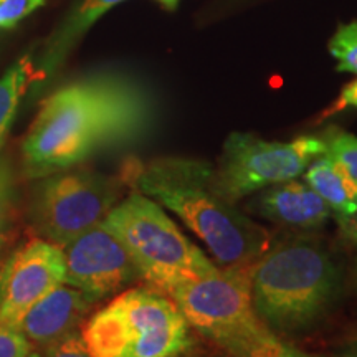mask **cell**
I'll use <instances>...</instances> for the list:
<instances>
[{
  "label": "cell",
  "mask_w": 357,
  "mask_h": 357,
  "mask_svg": "<svg viewBox=\"0 0 357 357\" xmlns=\"http://www.w3.org/2000/svg\"><path fill=\"white\" fill-rule=\"evenodd\" d=\"M132 189L172 212L222 268L252 266L271 234L218 194L213 167L190 158H159L128 174Z\"/></svg>",
  "instance_id": "1"
},
{
  "label": "cell",
  "mask_w": 357,
  "mask_h": 357,
  "mask_svg": "<svg viewBox=\"0 0 357 357\" xmlns=\"http://www.w3.org/2000/svg\"><path fill=\"white\" fill-rule=\"evenodd\" d=\"M250 275L253 307L273 333H300L318 324L341 284L331 255L307 235L271 242Z\"/></svg>",
  "instance_id": "2"
},
{
  "label": "cell",
  "mask_w": 357,
  "mask_h": 357,
  "mask_svg": "<svg viewBox=\"0 0 357 357\" xmlns=\"http://www.w3.org/2000/svg\"><path fill=\"white\" fill-rule=\"evenodd\" d=\"M192 328L169 294L149 287L124 289L83 324L95 357H182L192 347Z\"/></svg>",
  "instance_id": "3"
},
{
  "label": "cell",
  "mask_w": 357,
  "mask_h": 357,
  "mask_svg": "<svg viewBox=\"0 0 357 357\" xmlns=\"http://www.w3.org/2000/svg\"><path fill=\"white\" fill-rule=\"evenodd\" d=\"M101 225L123 243L141 280L166 294L218 268L158 202L136 189L111 208Z\"/></svg>",
  "instance_id": "4"
},
{
  "label": "cell",
  "mask_w": 357,
  "mask_h": 357,
  "mask_svg": "<svg viewBox=\"0 0 357 357\" xmlns=\"http://www.w3.org/2000/svg\"><path fill=\"white\" fill-rule=\"evenodd\" d=\"M250 268L218 266L167 293L190 328L215 342L223 354H236L276 336L253 307Z\"/></svg>",
  "instance_id": "5"
},
{
  "label": "cell",
  "mask_w": 357,
  "mask_h": 357,
  "mask_svg": "<svg viewBox=\"0 0 357 357\" xmlns=\"http://www.w3.org/2000/svg\"><path fill=\"white\" fill-rule=\"evenodd\" d=\"M101 109L86 79L47 98L22 146L30 177H45L83 162L101 149Z\"/></svg>",
  "instance_id": "6"
},
{
  "label": "cell",
  "mask_w": 357,
  "mask_h": 357,
  "mask_svg": "<svg viewBox=\"0 0 357 357\" xmlns=\"http://www.w3.org/2000/svg\"><path fill=\"white\" fill-rule=\"evenodd\" d=\"M121 187L118 178L89 169L48 174L30 195V223L38 238L63 248L105 220L121 200Z\"/></svg>",
  "instance_id": "7"
},
{
  "label": "cell",
  "mask_w": 357,
  "mask_h": 357,
  "mask_svg": "<svg viewBox=\"0 0 357 357\" xmlns=\"http://www.w3.org/2000/svg\"><path fill=\"white\" fill-rule=\"evenodd\" d=\"M326 151L323 137L300 136L289 142L263 141L247 132L227 137L213 185L223 199L236 204L250 194L303 176Z\"/></svg>",
  "instance_id": "8"
},
{
  "label": "cell",
  "mask_w": 357,
  "mask_h": 357,
  "mask_svg": "<svg viewBox=\"0 0 357 357\" xmlns=\"http://www.w3.org/2000/svg\"><path fill=\"white\" fill-rule=\"evenodd\" d=\"M65 283L98 303L141 280L139 271L116 236L96 225L63 247Z\"/></svg>",
  "instance_id": "9"
},
{
  "label": "cell",
  "mask_w": 357,
  "mask_h": 357,
  "mask_svg": "<svg viewBox=\"0 0 357 357\" xmlns=\"http://www.w3.org/2000/svg\"><path fill=\"white\" fill-rule=\"evenodd\" d=\"M63 283V248L42 238L24 243L0 266V323L17 328L35 303Z\"/></svg>",
  "instance_id": "10"
},
{
  "label": "cell",
  "mask_w": 357,
  "mask_h": 357,
  "mask_svg": "<svg viewBox=\"0 0 357 357\" xmlns=\"http://www.w3.org/2000/svg\"><path fill=\"white\" fill-rule=\"evenodd\" d=\"M86 82L100 102L101 149L128 144L147 131L153 108L149 96L136 83L116 75H95Z\"/></svg>",
  "instance_id": "11"
},
{
  "label": "cell",
  "mask_w": 357,
  "mask_h": 357,
  "mask_svg": "<svg viewBox=\"0 0 357 357\" xmlns=\"http://www.w3.org/2000/svg\"><path fill=\"white\" fill-rule=\"evenodd\" d=\"M95 305L79 289L63 283L35 303L15 329L33 346H48L66 334L78 331Z\"/></svg>",
  "instance_id": "12"
},
{
  "label": "cell",
  "mask_w": 357,
  "mask_h": 357,
  "mask_svg": "<svg viewBox=\"0 0 357 357\" xmlns=\"http://www.w3.org/2000/svg\"><path fill=\"white\" fill-rule=\"evenodd\" d=\"M250 207L276 225L301 231L323 229L331 218L324 200L305 181L298 178L266 187L252 200Z\"/></svg>",
  "instance_id": "13"
},
{
  "label": "cell",
  "mask_w": 357,
  "mask_h": 357,
  "mask_svg": "<svg viewBox=\"0 0 357 357\" xmlns=\"http://www.w3.org/2000/svg\"><path fill=\"white\" fill-rule=\"evenodd\" d=\"M303 181L324 200L342 235L357 242V189L344 171L323 154L303 172Z\"/></svg>",
  "instance_id": "14"
},
{
  "label": "cell",
  "mask_w": 357,
  "mask_h": 357,
  "mask_svg": "<svg viewBox=\"0 0 357 357\" xmlns=\"http://www.w3.org/2000/svg\"><path fill=\"white\" fill-rule=\"evenodd\" d=\"M119 2H123V0H83L82 6L71 13L68 20L61 25V29L48 43L42 58V66L38 71H35V82L40 79V77L45 78L52 75L56 66L63 61L70 48L82 38V35L89 26L95 24L102 13L118 6Z\"/></svg>",
  "instance_id": "15"
},
{
  "label": "cell",
  "mask_w": 357,
  "mask_h": 357,
  "mask_svg": "<svg viewBox=\"0 0 357 357\" xmlns=\"http://www.w3.org/2000/svg\"><path fill=\"white\" fill-rule=\"evenodd\" d=\"M32 82H35V70L29 55L22 56L0 77V147L6 141L22 98Z\"/></svg>",
  "instance_id": "16"
},
{
  "label": "cell",
  "mask_w": 357,
  "mask_h": 357,
  "mask_svg": "<svg viewBox=\"0 0 357 357\" xmlns=\"http://www.w3.org/2000/svg\"><path fill=\"white\" fill-rule=\"evenodd\" d=\"M323 141L324 154L344 171L357 189V137L339 128H331L324 132Z\"/></svg>",
  "instance_id": "17"
},
{
  "label": "cell",
  "mask_w": 357,
  "mask_h": 357,
  "mask_svg": "<svg viewBox=\"0 0 357 357\" xmlns=\"http://www.w3.org/2000/svg\"><path fill=\"white\" fill-rule=\"evenodd\" d=\"M15 212V177L7 160L0 159V253L10 238Z\"/></svg>",
  "instance_id": "18"
},
{
  "label": "cell",
  "mask_w": 357,
  "mask_h": 357,
  "mask_svg": "<svg viewBox=\"0 0 357 357\" xmlns=\"http://www.w3.org/2000/svg\"><path fill=\"white\" fill-rule=\"evenodd\" d=\"M329 52L337 60V71L357 77V22L339 26L329 42Z\"/></svg>",
  "instance_id": "19"
},
{
  "label": "cell",
  "mask_w": 357,
  "mask_h": 357,
  "mask_svg": "<svg viewBox=\"0 0 357 357\" xmlns=\"http://www.w3.org/2000/svg\"><path fill=\"white\" fill-rule=\"evenodd\" d=\"M223 357H324L319 354H311V352L301 351L288 342L281 341L278 336L270 337L260 344H255L236 354H223Z\"/></svg>",
  "instance_id": "20"
},
{
  "label": "cell",
  "mask_w": 357,
  "mask_h": 357,
  "mask_svg": "<svg viewBox=\"0 0 357 357\" xmlns=\"http://www.w3.org/2000/svg\"><path fill=\"white\" fill-rule=\"evenodd\" d=\"M33 344L19 329L0 323V357H29Z\"/></svg>",
  "instance_id": "21"
},
{
  "label": "cell",
  "mask_w": 357,
  "mask_h": 357,
  "mask_svg": "<svg viewBox=\"0 0 357 357\" xmlns=\"http://www.w3.org/2000/svg\"><path fill=\"white\" fill-rule=\"evenodd\" d=\"M43 3L45 0H0V29H12Z\"/></svg>",
  "instance_id": "22"
},
{
  "label": "cell",
  "mask_w": 357,
  "mask_h": 357,
  "mask_svg": "<svg viewBox=\"0 0 357 357\" xmlns=\"http://www.w3.org/2000/svg\"><path fill=\"white\" fill-rule=\"evenodd\" d=\"M42 357H95L84 344L82 331H73L45 346Z\"/></svg>",
  "instance_id": "23"
},
{
  "label": "cell",
  "mask_w": 357,
  "mask_h": 357,
  "mask_svg": "<svg viewBox=\"0 0 357 357\" xmlns=\"http://www.w3.org/2000/svg\"><path fill=\"white\" fill-rule=\"evenodd\" d=\"M346 108H356L357 109V79L354 82L347 83L344 88H342L341 95H339L337 101L334 102V106L328 111V114L337 113V111L346 109Z\"/></svg>",
  "instance_id": "24"
},
{
  "label": "cell",
  "mask_w": 357,
  "mask_h": 357,
  "mask_svg": "<svg viewBox=\"0 0 357 357\" xmlns=\"http://www.w3.org/2000/svg\"><path fill=\"white\" fill-rule=\"evenodd\" d=\"M336 357H357V337H356V341L352 342L349 347H346L344 351L339 352Z\"/></svg>",
  "instance_id": "25"
},
{
  "label": "cell",
  "mask_w": 357,
  "mask_h": 357,
  "mask_svg": "<svg viewBox=\"0 0 357 357\" xmlns=\"http://www.w3.org/2000/svg\"><path fill=\"white\" fill-rule=\"evenodd\" d=\"M159 2L164 3V6H166L167 8H171V10H174V8L177 7L178 0H159Z\"/></svg>",
  "instance_id": "26"
},
{
  "label": "cell",
  "mask_w": 357,
  "mask_h": 357,
  "mask_svg": "<svg viewBox=\"0 0 357 357\" xmlns=\"http://www.w3.org/2000/svg\"><path fill=\"white\" fill-rule=\"evenodd\" d=\"M29 357H42V356H40V354H38V352H32V354H30Z\"/></svg>",
  "instance_id": "27"
},
{
  "label": "cell",
  "mask_w": 357,
  "mask_h": 357,
  "mask_svg": "<svg viewBox=\"0 0 357 357\" xmlns=\"http://www.w3.org/2000/svg\"><path fill=\"white\" fill-rule=\"evenodd\" d=\"M356 271H357V263H356Z\"/></svg>",
  "instance_id": "28"
}]
</instances>
